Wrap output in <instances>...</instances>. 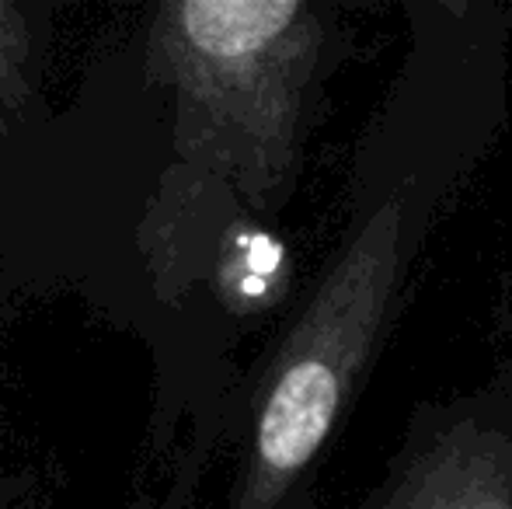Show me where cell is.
Returning <instances> with one entry per match:
<instances>
[{
  "label": "cell",
  "instance_id": "1",
  "mask_svg": "<svg viewBox=\"0 0 512 509\" xmlns=\"http://www.w3.org/2000/svg\"><path fill=\"white\" fill-rule=\"evenodd\" d=\"M405 53L363 126L338 241L258 377L230 509H297L370 381L436 227L509 126L499 0H408Z\"/></svg>",
  "mask_w": 512,
  "mask_h": 509
},
{
  "label": "cell",
  "instance_id": "2",
  "mask_svg": "<svg viewBox=\"0 0 512 509\" xmlns=\"http://www.w3.org/2000/svg\"><path fill=\"white\" fill-rule=\"evenodd\" d=\"M154 39L185 154L255 213L283 210L328 81L352 53L349 7L185 0L164 7Z\"/></svg>",
  "mask_w": 512,
  "mask_h": 509
},
{
  "label": "cell",
  "instance_id": "3",
  "mask_svg": "<svg viewBox=\"0 0 512 509\" xmlns=\"http://www.w3.org/2000/svg\"><path fill=\"white\" fill-rule=\"evenodd\" d=\"M352 509H512V356L481 381L418 398Z\"/></svg>",
  "mask_w": 512,
  "mask_h": 509
}]
</instances>
